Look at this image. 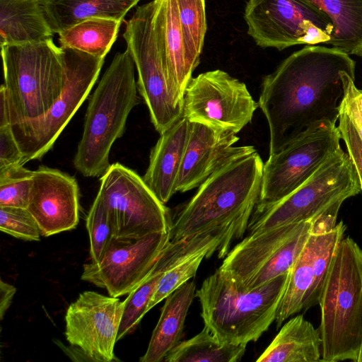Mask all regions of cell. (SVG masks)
<instances>
[{
  "label": "cell",
  "instance_id": "cell-7",
  "mask_svg": "<svg viewBox=\"0 0 362 362\" xmlns=\"http://www.w3.org/2000/svg\"><path fill=\"white\" fill-rule=\"evenodd\" d=\"M361 191L356 169L341 147L290 194L271 204L257 205L248 234L313 220Z\"/></svg>",
  "mask_w": 362,
  "mask_h": 362
},
{
  "label": "cell",
  "instance_id": "cell-5",
  "mask_svg": "<svg viewBox=\"0 0 362 362\" xmlns=\"http://www.w3.org/2000/svg\"><path fill=\"white\" fill-rule=\"evenodd\" d=\"M319 305L320 361L358 362L362 349V250L351 238L340 242Z\"/></svg>",
  "mask_w": 362,
  "mask_h": 362
},
{
  "label": "cell",
  "instance_id": "cell-9",
  "mask_svg": "<svg viewBox=\"0 0 362 362\" xmlns=\"http://www.w3.org/2000/svg\"><path fill=\"white\" fill-rule=\"evenodd\" d=\"M154 0L137 6L124 21L123 37L138 74V90L160 134L183 116L184 102L175 95L153 22Z\"/></svg>",
  "mask_w": 362,
  "mask_h": 362
},
{
  "label": "cell",
  "instance_id": "cell-25",
  "mask_svg": "<svg viewBox=\"0 0 362 362\" xmlns=\"http://www.w3.org/2000/svg\"><path fill=\"white\" fill-rule=\"evenodd\" d=\"M141 0H40L53 33L93 18L124 21Z\"/></svg>",
  "mask_w": 362,
  "mask_h": 362
},
{
  "label": "cell",
  "instance_id": "cell-38",
  "mask_svg": "<svg viewBox=\"0 0 362 362\" xmlns=\"http://www.w3.org/2000/svg\"><path fill=\"white\" fill-rule=\"evenodd\" d=\"M16 288L4 281L2 279L0 281V317L3 319L4 315L8 308H9L11 300L14 294L16 293Z\"/></svg>",
  "mask_w": 362,
  "mask_h": 362
},
{
  "label": "cell",
  "instance_id": "cell-20",
  "mask_svg": "<svg viewBox=\"0 0 362 362\" xmlns=\"http://www.w3.org/2000/svg\"><path fill=\"white\" fill-rule=\"evenodd\" d=\"M190 122L183 115L160 134L151 149L143 176L147 186L163 204L176 192L175 185L183 158Z\"/></svg>",
  "mask_w": 362,
  "mask_h": 362
},
{
  "label": "cell",
  "instance_id": "cell-32",
  "mask_svg": "<svg viewBox=\"0 0 362 362\" xmlns=\"http://www.w3.org/2000/svg\"><path fill=\"white\" fill-rule=\"evenodd\" d=\"M211 250L195 254L167 270L160 278L148 304V311L165 299L170 293L194 277L204 258L213 255Z\"/></svg>",
  "mask_w": 362,
  "mask_h": 362
},
{
  "label": "cell",
  "instance_id": "cell-19",
  "mask_svg": "<svg viewBox=\"0 0 362 362\" xmlns=\"http://www.w3.org/2000/svg\"><path fill=\"white\" fill-rule=\"evenodd\" d=\"M238 140L239 137L233 132L190 122L176 182V192H185L199 187L229 160L256 150L252 146H234Z\"/></svg>",
  "mask_w": 362,
  "mask_h": 362
},
{
  "label": "cell",
  "instance_id": "cell-39",
  "mask_svg": "<svg viewBox=\"0 0 362 362\" xmlns=\"http://www.w3.org/2000/svg\"><path fill=\"white\" fill-rule=\"evenodd\" d=\"M358 362H362V349H361V353H360V355H359V358H358Z\"/></svg>",
  "mask_w": 362,
  "mask_h": 362
},
{
  "label": "cell",
  "instance_id": "cell-27",
  "mask_svg": "<svg viewBox=\"0 0 362 362\" xmlns=\"http://www.w3.org/2000/svg\"><path fill=\"white\" fill-rule=\"evenodd\" d=\"M122 23L107 18L86 20L59 33V47L105 58L117 38Z\"/></svg>",
  "mask_w": 362,
  "mask_h": 362
},
{
  "label": "cell",
  "instance_id": "cell-36",
  "mask_svg": "<svg viewBox=\"0 0 362 362\" xmlns=\"http://www.w3.org/2000/svg\"><path fill=\"white\" fill-rule=\"evenodd\" d=\"M339 120L338 129L356 169L362 191V140L345 113L340 112Z\"/></svg>",
  "mask_w": 362,
  "mask_h": 362
},
{
  "label": "cell",
  "instance_id": "cell-18",
  "mask_svg": "<svg viewBox=\"0 0 362 362\" xmlns=\"http://www.w3.org/2000/svg\"><path fill=\"white\" fill-rule=\"evenodd\" d=\"M79 208V188L74 177L45 165L34 170L27 209L41 235L50 236L76 228Z\"/></svg>",
  "mask_w": 362,
  "mask_h": 362
},
{
  "label": "cell",
  "instance_id": "cell-16",
  "mask_svg": "<svg viewBox=\"0 0 362 362\" xmlns=\"http://www.w3.org/2000/svg\"><path fill=\"white\" fill-rule=\"evenodd\" d=\"M170 241V231L133 239L113 238L102 258L83 265L81 279L112 297L129 294L150 274Z\"/></svg>",
  "mask_w": 362,
  "mask_h": 362
},
{
  "label": "cell",
  "instance_id": "cell-2",
  "mask_svg": "<svg viewBox=\"0 0 362 362\" xmlns=\"http://www.w3.org/2000/svg\"><path fill=\"white\" fill-rule=\"evenodd\" d=\"M264 163L255 150L216 170L177 214L170 230L175 242L197 234L221 232L225 254L242 238L259 202Z\"/></svg>",
  "mask_w": 362,
  "mask_h": 362
},
{
  "label": "cell",
  "instance_id": "cell-31",
  "mask_svg": "<svg viewBox=\"0 0 362 362\" xmlns=\"http://www.w3.org/2000/svg\"><path fill=\"white\" fill-rule=\"evenodd\" d=\"M33 176L23 165L0 168V206L27 209Z\"/></svg>",
  "mask_w": 362,
  "mask_h": 362
},
{
  "label": "cell",
  "instance_id": "cell-12",
  "mask_svg": "<svg viewBox=\"0 0 362 362\" xmlns=\"http://www.w3.org/2000/svg\"><path fill=\"white\" fill-rule=\"evenodd\" d=\"M100 181L97 196L106 207L115 238L133 239L171 230L169 209L135 171L115 163Z\"/></svg>",
  "mask_w": 362,
  "mask_h": 362
},
{
  "label": "cell",
  "instance_id": "cell-8",
  "mask_svg": "<svg viewBox=\"0 0 362 362\" xmlns=\"http://www.w3.org/2000/svg\"><path fill=\"white\" fill-rule=\"evenodd\" d=\"M60 47L64 69V85L60 96L42 117L11 124L24 164L42 158L52 148L88 96L104 64L105 58L74 48Z\"/></svg>",
  "mask_w": 362,
  "mask_h": 362
},
{
  "label": "cell",
  "instance_id": "cell-15",
  "mask_svg": "<svg viewBox=\"0 0 362 362\" xmlns=\"http://www.w3.org/2000/svg\"><path fill=\"white\" fill-rule=\"evenodd\" d=\"M257 107L244 83L216 69L191 78L185 91L183 115L190 122L237 134L251 122Z\"/></svg>",
  "mask_w": 362,
  "mask_h": 362
},
{
  "label": "cell",
  "instance_id": "cell-10",
  "mask_svg": "<svg viewBox=\"0 0 362 362\" xmlns=\"http://www.w3.org/2000/svg\"><path fill=\"white\" fill-rule=\"evenodd\" d=\"M341 205L313 219L308 238L289 272L275 322L279 328L291 316L319 304L346 226L336 223Z\"/></svg>",
  "mask_w": 362,
  "mask_h": 362
},
{
  "label": "cell",
  "instance_id": "cell-21",
  "mask_svg": "<svg viewBox=\"0 0 362 362\" xmlns=\"http://www.w3.org/2000/svg\"><path fill=\"white\" fill-rule=\"evenodd\" d=\"M153 22L173 91L184 102L185 89L195 69L189 59L175 0H154Z\"/></svg>",
  "mask_w": 362,
  "mask_h": 362
},
{
  "label": "cell",
  "instance_id": "cell-14",
  "mask_svg": "<svg viewBox=\"0 0 362 362\" xmlns=\"http://www.w3.org/2000/svg\"><path fill=\"white\" fill-rule=\"evenodd\" d=\"M341 139L338 127L325 122L309 128L281 151L269 155L257 205L277 202L298 188L341 148Z\"/></svg>",
  "mask_w": 362,
  "mask_h": 362
},
{
  "label": "cell",
  "instance_id": "cell-35",
  "mask_svg": "<svg viewBox=\"0 0 362 362\" xmlns=\"http://www.w3.org/2000/svg\"><path fill=\"white\" fill-rule=\"evenodd\" d=\"M344 97L340 106V112L349 117L351 123L362 140V90L354 84L355 75L341 73Z\"/></svg>",
  "mask_w": 362,
  "mask_h": 362
},
{
  "label": "cell",
  "instance_id": "cell-34",
  "mask_svg": "<svg viewBox=\"0 0 362 362\" xmlns=\"http://www.w3.org/2000/svg\"><path fill=\"white\" fill-rule=\"evenodd\" d=\"M0 230L22 240L38 241L40 239L39 226L25 208L0 206Z\"/></svg>",
  "mask_w": 362,
  "mask_h": 362
},
{
  "label": "cell",
  "instance_id": "cell-4",
  "mask_svg": "<svg viewBox=\"0 0 362 362\" xmlns=\"http://www.w3.org/2000/svg\"><path fill=\"white\" fill-rule=\"evenodd\" d=\"M288 276L286 273L247 289L218 269L196 291L204 326L224 343L257 341L276 320Z\"/></svg>",
  "mask_w": 362,
  "mask_h": 362
},
{
  "label": "cell",
  "instance_id": "cell-29",
  "mask_svg": "<svg viewBox=\"0 0 362 362\" xmlns=\"http://www.w3.org/2000/svg\"><path fill=\"white\" fill-rule=\"evenodd\" d=\"M186 49L194 69L199 64L207 30L205 0H175Z\"/></svg>",
  "mask_w": 362,
  "mask_h": 362
},
{
  "label": "cell",
  "instance_id": "cell-23",
  "mask_svg": "<svg viewBox=\"0 0 362 362\" xmlns=\"http://www.w3.org/2000/svg\"><path fill=\"white\" fill-rule=\"evenodd\" d=\"M40 0H0V46L52 38Z\"/></svg>",
  "mask_w": 362,
  "mask_h": 362
},
{
  "label": "cell",
  "instance_id": "cell-30",
  "mask_svg": "<svg viewBox=\"0 0 362 362\" xmlns=\"http://www.w3.org/2000/svg\"><path fill=\"white\" fill-rule=\"evenodd\" d=\"M164 273L154 267L148 276L123 301V313L117 341L132 333L148 312V304Z\"/></svg>",
  "mask_w": 362,
  "mask_h": 362
},
{
  "label": "cell",
  "instance_id": "cell-17",
  "mask_svg": "<svg viewBox=\"0 0 362 362\" xmlns=\"http://www.w3.org/2000/svg\"><path fill=\"white\" fill-rule=\"evenodd\" d=\"M123 308L117 298L91 291L81 293L66 310V340L89 361H114Z\"/></svg>",
  "mask_w": 362,
  "mask_h": 362
},
{
  "label": "cell",
  "instance_id": "cell-1",
  "mask_svg": "<svg viewBox=\"0 0 362 362\" xmlns=\"http://www.w3.org/2000/svg\"><path fill=\"white\" fill-rule=\"evenodd\" d=\"M356 62L334 47L307 45L264 76L258 106L269 129V155L315 125L336 124L344 97L341 73L355 75Z\"/></svg>",
  "mask_w": 362,
  "mask_h": 362
},
{
  "label": "cell",
  "instance_id": "cell-11",
  "mask_svg": "<svg viewBox=\"0 0 362 362\" xmlns=\"http://www.w3.org/2000/svg\"><path fill=\"white\" fill-rule=\"evenodd\" d=\"M313 221L248 234L228 252L218 269L247 289L289 273Z\"/></svg>",
  "mask_w": 362,
  "mask_h": 362
},
{
  "label": "cell",
  "instance_id": "cell-28",
  "mask_svg": "<svg viewBox=\"0 0 362 362\" xmlns=\"http://www.w3.org/2000/svg\"><path fill=\"white\" fill-rule=\"evenodd\" d=\"M246 344L221 341L206 327L193 337L181 341L165 357L166 362H236Z\"/></svg>",
  "mask_w": 362,
  "mask_h": 362
},
{
  "label": "cell",
  "instance_id": "cell-13",
  "mask_svg": "<svg viewBox=\"0 0 362 362\" xmlns=\"http://www.w3.org/2000/svg\"><path fill=\"white\" fill-rule=\"evenodd\" d=\"M244 19L257 45L279 51L296 45L327 44L332 32L329 17L303 0H248Z\"/></svg>",
  "mask_w": 362,
  "mask_h": 362
},
{
  "label": "cell",
  "instance_id": "cell-26",
  "mask_svg": "<svg viewBox=\"0 0 362 362\" xmlns=\"http://www.w3.org/2000/svg\"><path fill=\"white\" fill-rule=\"evenodd\" d=\"M323 11L332 32L327 44L349 55L362 57V0H303Z\"/></svg>",
  "mask_w": 362,
  "mask_h": 362
},
{
  "label": "cell",
  "instance_id": "cell-24",
  "mask_svg": "<svg viewBox=\"0 0 362 362\" xmlns=\"http://www.w3.org/2000/svg\"><path fill=\"white\" fill-rule=\"evenodd\" d=\"M321 346L319 330L298 315L283 325L256 362L320 361Z\"/></svg>",
  "mask_w": 362,
  "mask_h": 362
},
{
  "label": "cell",
  "instance_id": "cell-22",
  "mask_svg": "<svg viewBox=\"0 0 362 362\" xmlns=\"http://www.w3.org/2000/svg\"><path fill=\"white\" fill-rule=\"evenodd\" d=\"M196 297V284L188 281L166 298L146 353L141 362L163 361L166 355L180 341L185 319Z\"/></svg>",
  "mask_w": 362,
  "mask_h": 362
},
{
  "label": "cell",
  "instance_id": "cell-6",
  "mask_svg": "<svg viewBox=\"0 0 362 362\" xmlns=\"http://www.w3.org/2000/svg\"><path fill=\"white\" fill-rule=\"evenodd\" d=\"M11 124L44 115L64 85L62 50L52 38L1 47Z\"/></svg>",
  "mask_w": 362,
  "mask_h": 362
},
{
  "label": "cell",
  "instance_id": "cell-3",
  "mask_svg": "<svg viewBox=\"0 0 362 362\" xmlns=\"http://www.w3.org/2000/svg\"><path fill=\"white\" fill-rule=\"evenodd\" d=\"M134 66L128 49L117 52L89 98L73 160L85 177H100L110 168L111 148L124 134L129 113L141 102Z\"/></svg>",
  "mask_w": 362,
  "mask_h": 362
},
{
  "label": "cell",
  "instance_id": "cell-37",
  "mask_svg": "<svg viewBox=\"0 0 362 362\" xmlns=\"http://www.w3.org/2000/svg\"><path fill=\"white\" fill-rule=\"evenodd\" d=\"M24 165L23 156L11 124L0 127V168Z\"/></svg>",
  "mask_w": 362,
  "mask_h": 362
},
{
  "label": "cell",
  "instance_id": "cell-33",
  "mask_svg": "<svg viewBox=\"0 0 362 362\" xmlns=\"http://www.w3.org/2000/svg\"><path fill=\"white\" fill-rule=\"evenodd\" d=\"M91 262H97L103 256L114 238L112 224L105 206L96 196L86 218Z\"/></svg>",
  "mask_w": 362,
  "mask_h": 362
}]
</instances>
